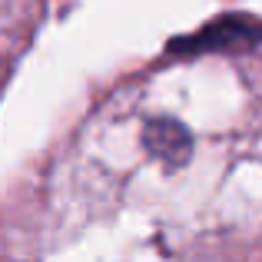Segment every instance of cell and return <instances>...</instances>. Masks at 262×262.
Segmentation results:
<instances>
[{
	"mask_svg": "<svg viewBox=\"0 0 262 262\" xmlns=\"http://www.w3.org/2000/svg\"><path fill=\"white\" fill-rule=\"evenodd\" d=\"M143 143L146 149L163 163V166L176 169L189 160L192 153V136L189 129L183 126L179 120H169V116H160V120H149L146 129H143Z\"/></svg>",
	"mask_w": 262,
	"mask_h": 262,
	"instance_id": "obj_1",
	"label": "cell"
},
{
	"mask_svg": "<svg viewBox=\"0 0 262 262\" xmlns=\"http://www.w3.org/2000/svg\"><path fill=\"white\" fill-rule=\"evenodd\" d=\"M256 40H262V27L259 24L243 20V17H226V20H219V24L199 30L196 37L173 43V50H189V53H196V50H223V47L256 43Z\"/></svg>",
	"mask_w": 262,
	"mask_h": 262,
	"instance_id": "obj_2",
	"label": "cell"
}]
</instances>
